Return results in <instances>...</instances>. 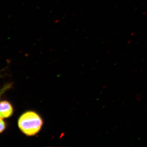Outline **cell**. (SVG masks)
Segmentation results:
<instances>
[{
    "label": "cell",
    "mask_w": 147,
    "mask_h": 147,
    "mask_svg": "<svg viewBox=\"0 0 147 147\" xmlns=\"http://www.w3.org/2000/svg\"><path fill=\"white\" fill-rule=\"evenodd\" d=\"M7 88V87L6 86L4 88H3L2 90H1L0 91V96H1V95L5 91Z\"/></svg>",
    "instance_id": "4"
},
{
    "label": "cell",
    "mask_w": 147,
    "mask_h": 147,
    "mask_svg": "<svg viewBox=\"0 0 147 147\" xmlns=\"http://www.w3.org/2000/svg\"><path fill=\"white\" fill-rule=\"evenodd\" d=\"M5 127V123L1 118L0 117V133L4 130Z\"/></svg>",
    "instance_id": "3"
},
{
    "label": "cell",
    "mask_w": 147,
    "mask_h": 147,
    "mask_svg": "<svg viewBox=\"0 0 147 147\" xmlns=\"http://www.w3.org/2000/svg\"><path fill=\"white\" fill-rule=\"evenodd\" d=\"M43 121L40 116L34 111H28L23 114L18 121V126L24 134L34 136L41 129Z\"/></svg>",
    "instance_id": "1"
},
{
    "label": "cell",
    "mask_w": 147,
    "mask_h": 147,
    "mask_svg": "<svg viewBox=\"0 0 147 147\" xmlns=\"http://www.w3.org/2000/svg\"><path fill=\"white\" fill-rule=\"evenodd\" d=\"M13 110L12 106L7 101L0 102V117L8 118L12 115Z\"/></svg>",
    "instance_id": "2"
}]
</instances>
